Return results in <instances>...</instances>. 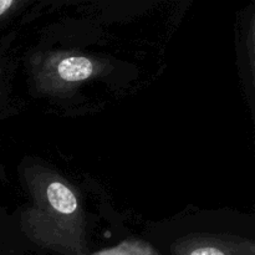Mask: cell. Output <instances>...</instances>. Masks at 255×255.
<instances>
[{"mask_svg": "<svg viewBox=\"0 0 255 255\" xmlns=\"http://www.w3.org/2000/svg\"><path fill=\"white\" fill-rule=\"evenodd\" d=\"M50 206L61 214H72L77 209V199L75 194L60 182H52L46 189Z\"/></svg>", "mask_w": 255, "mask_h": 255, "instance_id": "1", "label": "cell"}, {"mask_svg": "<svg viewBox=\"0 0 255 255\" xmlns=\"http://www.w3.org/2000/svg\"><path fill=\"white\" fill-rule=\"evenodd\" d=\"M57 72L65 81H81L91 76L94 72V66L86 57H67L60 62L57 66Z\"/></svg>", "mask_w": 255, "mask_h": 255, "instance_id": "2", "label": "cell"}, {"mask_svg": "<svg viewBox=\"0 0 255 255\" xmlns=\"http://www.w3.org/2000/svg\"><path fill=\"white\" fill-rule=\"evenodd\" d=\"M191 255H226L222 251L212 247H206V248H198L192 252Z\"/></svg>", "mask_w": 255, "mask_h": 255, "instance_id": "3", "label": "cell"}, {"mask_svg": "<svg viewBox=\"0 0 255 255\" xmlns=\"http://www.w3.org/2000/svg\"><path fill=\"white\" fill-rule=\"evenodd\" d=\"M12 4H14L12 0H0V15L4 14Z\"/></svg>", "mask_w": 255, "mask_h": 255, "instance_id": "4", "label": "cell"}]
</instances>
